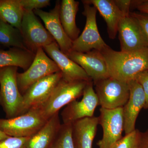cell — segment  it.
Instances as JSON below:
<instances>
[{"mask_svg": "<svg viewBox=\"0 0 148 148\" xmlns=\"http://www.w3.org/2000/svg\"><path fill=\"white\" fill-rule=\"evenodd\" d=\"M62 78L61 72L42 79L34 84L23 95L20 115L32 109L39 108L47 101Z\"/></svg>", "mask_w": 148, "mask_h": 148, "instance_id": "9c48e42d", "label": "cell"}, {"mask_svg": "<svg viewBox=\"0 0 148 148\" xmlns=\"http://www.w3.org/2000/svg\"><path fill=\"white\" fill-rule=\"evenodd\" d=\"M83 3L84 10L82 14L86 18L84 29L78 38L73 41L72 51L86 52L92 50L101 51L108 47L101 37L98 31L95 7Z\"/></svg>", "mask_w": 148, "mask_h": 148, "instance_id": "8992f818", "label": "cell"}, {"mask_svg": "<svg viewBox=\"0 0 148 148\" xmlns=\"http://www.w3.org/2000/svg\"><path fill=\"white\" fill-rule=\"evenodd\" d=\"M127 83L129 88V98L123 108L125 135L136 129L135 123L137 118L146 103L145 95L140 84L134 79L130 80Z\"/></svg>", "mask_w": 148, "mask_h": 148, "instance_id": "2e32d148", "label": "cell"}, {"mask_svg": "<svg viewBox=\"0 0 148 148\" xmlns=\"http://www.w3.org/2000/svg\"><path fill=\"white\" fill-rule=\"evenodd\" d=\"M60 4L61 2L57 1L54 7L50 11L38 9L34 12L43 21L46 29L55 40L61 51L67 55L72 51L73 41L66 34L61 24Z\"/></svg>", "mask_w": 148, "mask_h": 148, "instance_id": "5bb4252c", "label": "cell"}, {"mask_svg": "<svg viewBox=\"0 0 148 148\" xmlns=\"http://www.w3.org/2000/svg\"><path fill=\"white\" fill-rule=\"evenodd\" d=\"M130 14L138 21L148 42V14L135 12H130Z\"/></svg>", "mask_w": 148, "mask_h": 148, "instance_id": "f1b7e54d", "label": "cell"}, {"mask_svg": "<svg viewBox=\"0 0 148 148\" xmlns=\"http://www.w3.org/2000/svg\"><path fill=\"white\" fill-rule=\"evenodd\" d=\"M51 148H75L72 137V124L61 125Z\"/></svg>", "mask_w": 148, "mask_h": 148, "instance_id": "cb8c5ba5", "label": "cell"}, {"mask_svg": "<svg viewBox=\"0 0 148 148\" xmlns=\"http://www.w3.org/2000/svg\"><path fill=\"white\" fill-rule=\"evenodd\" d=\"M101 52L110 77L116 79L128 82L139 73L148 70V48L124 52L109 46Z\"/></svg>", "mask_w": 148, "mask_h": 148, "instance_id": "6da1fadb", "label": "cell"}, {"mask_svg": "<svg viewBox=\"0 0 148 148\" xmlns=\"http://www.w3.org/2000/svg\"><path fill=\"white\" fill-rule=\"evenodd\" d=\"M18 69L15 66L0 69V105L6 119L12 118L20 114L23 95L17 84Z\"/></svg>", "mask_w": 148, "mask_h": 148, "instance_id": "7a4b0ae2", "label": "cell"}, {"mask_svg": "<svg viewBox=\"0 0 148 148\" xmlns=\"http://www.w3.org/2000/svg\"><path fill=\"white\" fill-rule=\"evenodd\" d=\"M118 33L121 51H134L148 48L147 40L140 24L130 14L122 17Z\"/></svg>", "mask_w": 148, "mask_h": 148, "instance_id": "7c38bea8", "label": "cell"}, {"mask_svg": "<svg viewBox=\"0 0 148 148\" xmlns=\"http://www.w3.org/2000/svg\"><path fill=\"white\" fill-rule=\"evenodd\" d=\"M19 30L27 49L35 53L56 42L34 11L24 10Z\"/></svg>", "mask_w": 148, "mask_h": 148, "instance_id": "ba28073f", "label": "cell"}, {"mask_svg": "<svg viewBox=\"0 0 148 148\" xmlns=\"http://www.w3.org/2000/svg\"><path fill=\"white\" fill-rule=\"evenodd\" d=\"M82 96L81 101H73L62 111L61 116L64 124H72L82 119L94 116L99 102L93 88V82L88 84Z\"/></svg>", "mask_w": 148, "mask_h": 148, "instance_id": "8fae6325", "label": "cell"}, {"mask_svg": "<svg viewBox=\"0 0 148 148\" xmlns=\"http://www.w3.org/2000/svg\"><path fill=\"white\" fill-rule=\"evenodd\" d=\"M58 72L60 70L55 62L49 57L43 48L39 49L29 69L17 74V84L20 93L23 95L35 83Z\"/></svg>", "mask_w": 148, "mask_h": 148, "instance_id": "52a82bcc", "label": "cell"}, {"mask_svg": "<svg viewBox=\"0 0 148 148\" xmlns=\"http://www.w3.org/2000/svg\"><path fill=\"white\" fill-rule=\"evenodd\" d=\"M135 79L143 88L146 96V103L144 108L148 109V70L139 73L134 77Z\"/></svg>", "mask_w": 148, "mask_h": 148, "instance_id": "83f0119b", "label": "cell"}, {"mask_svg": "<svg viewBox=\"0 0 148 148\" xmlns=\"http://www.w3.org/2000/svg\"><path fill=\"white\" fill-rule=\"evenodd\" d=\"M82 2L95 7L106 21L109 38H115L120 21L124 15L114 1L86 0Z\"/></svg>", "mask_w": 148, "mask_h": 148, "instance_id": "ac0fdd59", "label": "cell"}, {"mask_svg": "<svg viewBox=\"0 0 148 148\" xmlns=\"http://www.w3.org/2000/svg\"><path fill=\"white\" fill-rule=\"evenodd\" d=\"M36 53L18 48H10L7 50L0 49V69L9 66L27 70L34 59Z\"/></svg>", "mask_w": 148, "mask_h": 148, "instance_id": "44dd1931", "label": "cell"}, {"mask_svg": "<svg viewBox=\"0 0 148 148\" xmlns=\"http://www.w3.org/2000/svg\"><path fill=\"white\" fill-rule=\"evenodd\" d=\"M99 124L98 117H86L72 124V137L75 148H92Z\"/></svg>", "mask_w": 148, "mask_h": 148, "instance_id": "e0dca14e", "label": "cell"}, {"mask_svg": "<svg viewBox=\"0 0 148 148\" xmlns=\"http://www.w3.org/2000/svg\"><path fill=\"white\" fill-rule=\"evenodd\" d=\"M67 56L84 70L93 83L110 77L105 58L99 51L86 52L71 51Z\"/></svg>", "mask_w": 148, "mask_h": 148, "instance_id": "4fadbf2b", "label": "cell"}, {"mask_svg": "<svg viewBox=\"0 0 148 148\" xmlns=\"http://www.w3.org/2000/svg\"><path fill=\"white\" fill-rule=\"evenodd\" d=\"M22 8L25 11H34L50 5L49 0H20Z\"/></svg>", "mask_w": 148, "mask_h": 148, "instance_id": "4316f807", "label": "cell"}, {"mask_svg": "<svg viewBox=\"0 0 148 148\" xmlns=\"http://www.w3.org/2000/svg\"><path fill=\"white\" fill-rule=\"evenodd\" d=\"M48 120L40 108L11 119H0V130L10 137H29L41 129Z\"/></svg>", "mask_w": 148, "mask_h": 148, "instance_id": "277c9868", "label": "cell"}, {"mask_svg": "<svg viewBox=\"0 0 148 148\" xmlns=\"http://www.w3.org/2000/svg\"><path fill=\"white\" fill-rule=\"evenodd\" d=\"M79 2L75 0H63L61 2L60 19L66 34L73 41L79 36L80 30L77 27L76 17Z\"/></svg>", "mask_w": 148, "mask_h": 148, "instance_id": "ffe728a7", "label": "cell"}, {"mask_svg": "<svg viewBox=\"0 0 148 148\" xmlns=\"http://www.w3.org/2000/svg\"><path fill=\"white\" fill-rule=\"evenodd\" d=\"M139 148H148V130L145 132H141Z\"/></svg>", "mask_w": 148, "mask_h": 148, "instance_id": "1f68e13d", "label": "cell"}, {"mask_svg": "<svg viewBox=\"0 0 148 148\" xmlns=\"http://www.w3.org/2000/svg\"><path fill=\"white\" fill-rule=\"evenodd\" d=\"M98 117L103 130L102 139L97 143L99 148H110L122 138L124 130L123 108L107 109L101 108Z\"/></svg>", "mask_w": 148, "mask_h": 148, "instance_id": "30bf717a", "label": "cell"}, {"mask_svg": "<svg viewBox=\"0 0 148 148\" xmlns=\"http://www.w3.org/2000/svg\"><path fill=\"white\" fill-rule=\"evenodd\" d=\"M132 5L140 11V13L148 14V1H132Z\"/></svg>", "mask_w": 148, "mask_h": 148, "instance_id": "4dcf8cb0", "label": "cell"}, {"mask_svg": "<svg viewBox=\"0 0 148 148\" xmlns=\"http://www.w3.org/2000/svg\"><path fill=\"white\" fill-rule=\"evenodd\" d=\"M59 113L50 118L43 127L30 137L24 148H51L61 125Z\"/></svg>", "mask_w": 148, "mask_h": 148, "instance_id": "d6986e66", "label": "cell"}, {"mask_svg": "<svg viewBox=\"0 0 148 148\" xmlns=\"http://www.w3.org/2000/svg\"><path fill=\"white\" fill-rule=\"evenodd\" d=\"M24 12L20 0H0V19L18 29Z\"/></svg>", "mask_w": 148, "mask_h": 148, "instance_id": "7402d4cb", "label": "cell"}, {"mask_svg": "<svg viewBox=\"0 0 148 148\" xmlns=\"http://www.w3.org/2000/svg\"><path fill=\"white\" fill-rule=\"evenodd\" d=\"M10 136L7 135L6 134H5L4 132H3L1 130H0V141L4 140L6 138H8Z\"/></svg>", "mask_w": 148, "mask_h": 148, "instance_id": "d6a6232c", "label": "cell"}, {"mask_svg": "<svg viewBox=\"0 0 148 148\" xmlns=\"http://www.w3.org/2000/svg\"><path fill=\"white\" fill-rule=\"evenodd\" d=\"M43 49L58 66L64 79L69 81H92L80 66L61 51L56 42L46 46Z\"/></svg>", "mask_w": 148, "mask_h": 148, "instance_id": "9a60e30c", "label": "cell"}, {"mask_svg": "<svg viewBox=\"0 0 148 148\" xmlns=\"http://www.w3.org/2000/svg\"><path fill=\"white\" fill-rule=\"evenodd\" d=\"M90 82L69 81L62 78L47 101L39 108L45 117L49 119L64 106L81 97Z\"/></svg>", "mask_w": 148, "mask_h": 148, "instance_id": "3957f363", "label": "cell"}, {"mask_svg": "<svg viewBox=\"0 0 148 148\" xmlns=\"http://www.w3.org/2000/svg\"><path fill=\"white\" fill-rule=\"evenodd\" d=\"M30 137H9L0 141V148H24Z\"/></svg>", "mask_w": 148, "mask_h": 148, "instance_id": "484cf974", "label": "cell"}, {"mask_svg": "<svg viewBox=\"0 0 148 148\" xmlns=\"http://www.w3.org/2000/svg\"><path fill=\"white\" fill-rule=\"evenodd\" d=\"M141 132L138 129L125 135L110 148H139Z\"/></svg>", "mask_w": 148, "mask_h": 148, "instance_id": "d4e9b609", "label": "cell"}, {"mask_svg": "<svg viewBox=\"0 0 148 148\" xmlns=\"http://www.w3.org/2000/svg\"><path fill=\"white\" fill-rule=\"evenodd\" d=\"M115 2L123 15H127L130 13V9L132 7V1L129 0H114Z\"/></svg>", "mask_w": 148, "mask_h": 148, "instance_id": "f546056e", "label": "cell"}, {"mask_svg": "<svg viewBox=\"0 0 148 148\" xmlns=\"http://www.w3.org/2000/svg\"><path fill=\"white\" fill-rule=\"evenodd\" d=\"M0 45L6 47L18 48L28 50L24 43L20 30L1 19Z\"/></svg>", "mask_w": 148, "mask_h": 148, "instance_id": "603a6c76", "label": "cell"}, {"mask_svg": "<svg viewBox=\"0 0 148 148\" xmlns=\"http://www.w3.org/2000/svg\"><path fill=\"white\" fill-rule=\"evenodd\" d=\"M1 45H0V47H1Z\"/></svg>", "mask_w": 148, "mask_h": 148, "instance_id": "836d02e7", "label": "cell"}, {"mask_svg": "<svg viewBox=\"0 0 148 148\" xmlns=\"http://www.w3.org/2000/svg\"><path fill=\"white\" fill-rule=\"evenodd\" d=\"M95 91L101 108L114 109L123 108L128 101V83L110 77L93 83Z\"/></svg>", "mask_w": 148, "mask_h": 148, "instance_id": "5b68a950", "label": "cell"}]
</instances>
